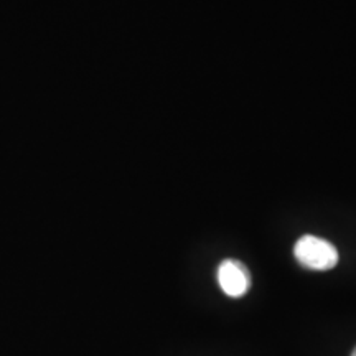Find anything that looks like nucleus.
<instances>
[{
	"label": "nucleus",
	"mask_w": 356,
	"mask_h": 356,
	"mask_svg": "<svg viewBox=\"0 0 356 356\" xmlns=\"http://www.w3.org/2000/svg\"><path fill=\"white\" fill-rule=\"evenodd\" d=\"M293 256L300 266L312 270H330L338 264V251L330 241L305 234L293 246Z\"/></svg>",
	"instance_id": "nucleus-1"
},
{
	"label": "nucleus",
	"mask_w": 356,
	"mask_h": 356,
	"mask_svg": "<svg viewBox=\"0 0 356 356\" xmlns=\"http://www.w3.org/2000/svg\"><path fill=\"white\" fill-rule=\"evenodd\" d=\"M218 282L226 296L238 299L251 287V274L243 262L226 259L218 267Z\"/></svg>",
	"instance_id": "nucleus-2"
},
{
	"label": "nucleus",
	"mask_w": 356,
	"mask_h": 356,
	"mask_svg": "<svg viewBox=\"0 0 356 356\" xmlns=\"http://www.w3.org/2000/svg\"><path fill=\"white\" fill-rule=\"evenodd\" d=\"M351 356H356V348L353 350V353H351Z\"/></svg>",
	"instance_id": "nucleus-3"
}]
</instances>
